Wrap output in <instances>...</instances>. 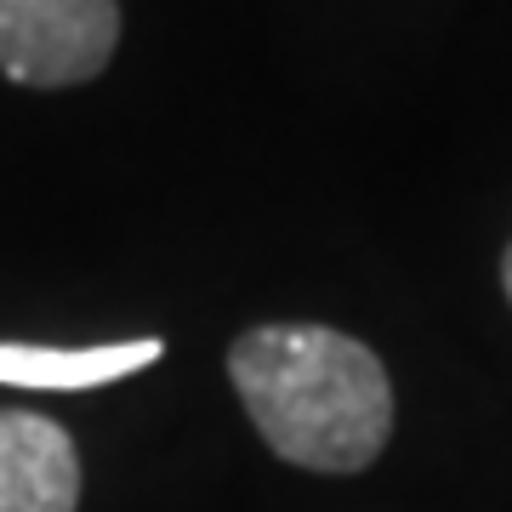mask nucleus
Returning <instances> with one entry per match:
<instances>
[{
    "label": "nucleus",
    "instance_id": "obj_1",
    "mask_svg": "<svg viewBox=\"0 0 512 512\" xmlns=\"http://www.w3.org/2000/svg\"><path fill=\"white\" fill-rule=\"evenodd\" d=\"M228 382L262 444L302 473H365L393 439V382L376 348L330 325H251Z\"/></svg>",
    "mask_w": 512,
    "mask_h": 512
},
{
    "label": "nucleus",
    "instance_id": "obj_2",
    "mask_svg": "<svg viewBox=\"0 0 512 512\" xmlns=\"http://www.w3.org/2000/svg\"><path fill=\"white\" fill-rule=\"evenodd\" d=\"M120 46L114 0H0V74L63 92L109 69Z\"/></svg>",
    "mask_w": 512,
    "mask_h": 512
},
{
    "label": "nucleus",
    "instance_id": "obj_3",
    "mask_svg": "<svg viewBox=\"0 0 512 512\" xmlns=\"http://www.w3.org/2000/svg\"><path fill=\"white\" fill-rule=\"evenodd\" d=\"M80 450L46 416L0 410V512H74Z\"/></svg>",
    "mask_w": 512,
    "mask_h": 512
},
{
    "label": "nucleus",
    "instance_id": "obj_4",
    "mask_svg": "<svg viewBox=\"0 0 512 512\" xmlns=\"http://www.w3.org/2000/svg\"><path fill=\"white\" fill-rule=\"evenodd\" d=\"M160 342H109V348H29V342H0V382L6 387H103L120 376H137L160 359Z\"/></svg>",
    "mask_w": 512,
    "mask_h": 512
},
{
    "label": "nucleus",
    "instance_id": "obj_5",
    "mask_svg": "<svg viewBox=\"0 0 512 512\" xmlns=\"http://www.w3.org/2000/svg\"><path fill=\"white\" fill-rule=\"evenodd\" d=\"M501 291H507V302H512V239H507V251H501Z\"/></svg>",
    "mask_w": 512,
    "mask_h": 512
}]
</instances>
